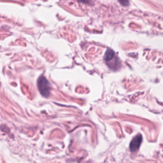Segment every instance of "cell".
<instances>
[{
	"mask_svg": "<svg viewBox=\"0 0 163 163\" xmlns=\"http://www.w3.org/2000/svg\"><path fill=\"white\" fill-rule=\"evenodd\" d=\"M105 61L107 65L113 70L119 69L120 66V64L118 57L116 55V53L111 49H108L104 56Z\"/></svg>",
	"mask_w": 163,
	"mask_h": 163,
	"instance_id": "cell-1",
	"label": "cell"
},
{
	"mask_svg": "<svg viewBox=\"0 0 163 163\" xmlns=\"http://www.w3.org/2000/svg\"><path fill=\"white\" fill-rule=\"evenodd\" d=\"M38 88L40 94L45 98H48L50 93V85L47 79L43 76H40L38 79Z\"/></svg>",
	"mask_w": 163,
	"mask_h": 163,
	"instance_id": "cell-2",
	"label": "cell"
},
{
	"mask_svg": "<svg viewBox=\"0 0 163 163\" xmlns=\"http://www.w3.org/2000/svg\"><path fill=\"white\" fill-rule=\"evenodd\" d=\"M142 142V136L140 134H139V135H136L135 138L132 140V141L131 142L129 145L131 151L132 152H135L138 151L140 145H141Z\"/></svg>",
	"mask_w": 163,
	"mask_h": 163,
	"instance_id": "cell-3",
	"label": "cell"
},
{
	"mask_svg": "<svg viewBox=\"0 0 163 163\" xmlns=\"http://www.w3.org/2000/svg\"><path fill=\"white\" fill-rule=\"evenodd\" d=\"M119 1L122 6H126L129 5V0H119Z\"/></svg>",
	"mask_w": 163,
	"mask_h": 163,
	"instance_id": "cell-4",
	"label": "cell"
}]
</instances>
